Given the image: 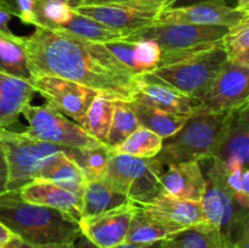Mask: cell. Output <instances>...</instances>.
Masks as SVG:
<instances>
[{"label":"cell","instance_id":"d590c367","mask_svg":"<svg viewBox=\"0 0 249 248\" xmlns=\"http://www.w3.org/2000/svg\"><path fill=\"white\" fill-rule=\"evenodd\" d=\"M14 1L16 17H18L23 23L36 26V0H12Z\"/></svg>","mask_w":249,"mask_h":248},{"label":"cell","instance_id":"d6986e66","mask_svg":"<svg viewBox=\"0 0 249 248\" xmlns=\"http://www.w3.org/2000/svg\"><path fill=\"white\" fill-rule=\"evenodd\" d=\"M23 201L50 207L70 214L79 223L82 218V196L62 189L44 179H34L18 190Z\"/></svg>","mask_w":249,"mask_h":248},{"label":"cell","instance_id":"7a4b0ae2","mask_svg":"<svg viewBox=\"0 0 249 248\" xmlns=\"http://www.w3.org/2000/svg\"><path fill=\"white\" fill-rule=\"evenodd\" d=\"M0 224L15 237L32 245H70L80 235L70 214L23 201L18 190L0 195Z\"/></svg>","mask_w":249,"mask_h":248},{"label":"cell","instance_id":"f35d334b","mask_svg":"<svg viewBox=\"0 0 249 248\" xmlns=\"http://www.w3.org/2000/svg\"><path fill=\"white\" fill-rule=\"evenodd\" d=\"M11 18L12 16L9 12L4 11V10H0V33L6 36H15V34L12 33V31L9 27Z\"/></svg>","mask_w":249,"mask_h":248},{"label":"cell","instance_id":"277c9868","mask_svg":"<svg viewBox=\"0 0 249 248\" xmlns=\"http://www.w3.org/2000/svg\"><path fill=\"white\" fill-rule=\"evenodd\" d=\"M229 113H196L189 117L178 133L163 141L155 158L163 167L211 158L220 141Z\"/></svg>","mask_w":249,"mask_h":248},{"label":"cell","instance_id":"83f0119b","mask_svg":"<svg viewBox=\"0 0 249 248\" xmlns=\"http://www.w3.org/2000/svg\"><path fill=\"white\" fill-rule=\"evenodd\" d=\"M63 153L72 159L88 180H101L106 172L111 148L106 145L89 148L65 147Z\"/></svg>","mask_w":249,"mask_h":248},{"label":"cell","instance_id":"4fadbf2b","mask_svg":"<svg viewBox=\"0 0 249 248\" xmlns=\"http://www.w3.org/2000/svg\"><path fill=\"white\" fill-rule=\"evenodd\" d=\"M249 18V12L241 11L223 2H201L182 7H169L158 15L156 23H185L198 26H236Z\"/></svg>","mask_w":249,"mask_h":248},{"label":"cell","instance_id":"484cf974","mask_svg":"<svg viewBox=\"0 0 249 248\" xmlns=\"http://www.w3.org/2000/svg\"><path fill=\"white\" fill-rule=\"evenodd\" d=\"M0 72L31 83L33 79L31 65L18 36H6L0 33Z\"/></svg>","mask_w":249,"mask_h":248},{"label":"cell","instance_id":"ba28073f","mask_svg":"<svg viewBox=\"0 0 249 248\" xmlns=\"http://www.w3.org/2000/svg\"><path fill=\"white\" fill-rule=\"evenodd\" d=\"M22 114L28 122V128L23 133L36 140L70 148H89L104 145L88 135L79 124L48 104L43 106L27 105L22 109Z\"/></svg>","mask_w":249,"mask_h":248},{"label":"cell","instance_id":"d4e9b609","mask_svg":"<svg viewBox=\"0 0 249 248\" xmlns=\"http://www.w3.org/2000/svg\"><path fill=\"white\" fill-rule=\"evenodd\" d=\"M63 32L72 34V35L78 36L80 39H84L87 41L97 44H107L112 41L123 40L126 36L125 33L109 28V27L104 26L100 22L94 21V19L85 17L83 15L77 14L73 10V15L70 21L62 27L58 28Z\"/></svg>","mask_w":249,"mask_h":248},{"label":"cell","instance_id":"e0dca14e","mask_svg":"<svg viewBox=\"0 0 249 248\" xmlns=\"http://www.w3.org/2000/svg\"><path fill=\"white\" fill-rule=\"evenodd\" d=\"M73 10L114 31L123 32L126 35L155 23L160 15L116 4H83L73 7Z\"/></svg>","mask_w":249,"mask_h":248},{"label":"cell","instance_id":"7402d4cb","mask_svg":"<svg viewBox=\"0 0 249 248\" xmlns=\"http://www.w3.org/2000/svg\"><path fill=\"white\" fill-rule=\"evenodd\" d=\"M129 104L135 113L139 125L153 131L163 140L178 133L189 118L186 116L164 111L157 107L147 106L140 102L129 101Z\"/></svg>","mask_w":249,"mask_h":248},{"label":"cell","instance_id":"52a82bcc","mask_svg":"<svg viewBox=\"0 0 249 248\" xmlns=\"http://www.w3.org/2000/svg\"><path fill=\"white\" fill-rule=\"evenodd\" d=\"M226 60L221 43L174 65L157 68L152 73L182 94L199 101Z\"/></svg>","mask_w":249,"mask_h":248},{"label":"cell","instance_id":"7bdbcfd3","mask_svg":"<svg viewBox=\"0 0 249 248\" xmlns=\"http://www.w3.org/2000/svg\"><path fill=\"white\" fill-rule=\"evenodd\" d=\"M164 243V241H160V242L150 243V245H130V243H122V245L117 246L114 248H160Z\"/></svg>","mask_w":249,"mask_h":248},{"label":"cell","instance_id":"7c38bea8","mask_svg":"<svg viewBox=\"0 0 249 248\" xmlns=\"http://www.w3.org/2000/svg\"><path fill=\"white\" fill-rule=\"evenodd\" d=\"M136 204L129 201L96 215L80 218V232L99 248H114L125 242Z\"/></svg>","mask_w":249,"mask_h":248},{"label":"cell","instance_id":"30bf717a","mask_svg":"<svg viewBox=\"0 0 249 248\" xmlns=\"http://www.w3.org/2000/svg\"><path fill=\"white\" fill-rule=\"evenodd\" d=\"M201 207L204 224L220 233L232 248L243 229L249 225L248 209L242 208L225 190L209 182L201 199Z\"/></svg>","mask_w":249,"mask_h":248},{"label":"cell","instance_id":"ffe728a7","mask_svg":"<svg viewBox=\"0 0 249 248\" xmlns=\"http://www.w3.org/2000/svg\"><path fill=\"white\" fill-rule=\"evenodd\" d=\"M107 50L135 75L152 73L157 70L160 49L152 40L112 41L104 44Z\"/></svg>","mask_w":249,"mask_h":248},{"label":"cell","instance_id":"2e32d148","mask_svg":"<svg viewBox=\"0 0 249 248\" xmlns=\"http://www.w3.org/2000/svg\"><path fill=\"white\" fill-rule=\"evenodd\" d=\"M141 207L174 233L204 224L201 202L178 198L164 191Z\"/></svg>","mask_w":249,"mask_h":248},{"label":"cell","instance_id":"8fae6325","mask_svg":"<svg viewBox=\"0 0 249 248\" xmlns=\"http://www.w3.org/2000/svg\"><path fill=\"white\" fill-rule=\"evenodd\" d=\"M36 92H39L46 104L67 118L79 124L97 92L79 83L53 75H36L32 79Z\"/></svg>","mask_w":249,"mask_h":248},{"label":"cell","instance_id":"cb8c5ba5","mask_svg":"<svg viewBox=\"0 0 249 248\" xmlns=\"http://www.w3.org/2000/svg\"><path fill=\"white\" fill-rule=\"evenodd\" d=\"M128 202L124 195L112 190L102 180H88L82 194V218L96 215Z\"/></svg>","mask_w":249,"mask_h":248},{"label":"cell","instance_id":"bcb514c9","mask_svg":"<svg viewBox=\"0 0 249 248\" xmlns=\"http://www.w3.org/2000/svg\"><path fill=\"white\" fill-rule=\"evenodd\" d=\"M66 1H67L72 7H75V6H79V5H82L83 0H66Z\"/></svg>","mask_w":249,"mask_h":248},{"label":"cell","instance_id":"f1b7e54d","mask_svg":"<svg viewBox=\"0 0 249 248\" xmlns=\"http://www.w3.org/2000/svg\"><path fill=\"white\" fill-rule=\"evenodd\" d=\"M114 101L116 100L107 99L99 94L92 100L85 113L84 119L80 123V126L84 129L88 135L104 145H106L107 134H108L114 108Z\"/></svg>","mask_w":249,"mask_h":248},{"label":"cell","instance_id":"8992f818","mask_svg":"<svg viewBox=\"0 0 249 248\" xmlns=\"http://www.w3.org/2000/svg\"><path fill=\"white\" fill-rule=\"evenodd\" d=\"M163 167L156 158H138L111 151L102 181L133 203L142 206L163 191Z\"/></svg>","mask_w":249,"mask_h":248},{"label":"cell","instance_id":"4316f807","mask_svg":"<svg viewBox=\"0 0 249 248\" xmlns=\"http://www.w3.org/2000/svg\"><path fill=\"white\" fill-rule=\"evenodd\" d=\"M40 179L48 180L78 196H82L87 182L80 168L70 159L63 151L57 156L55 162L43 173Z\"/></svg>","mask_w":249,"mask_h":248},{"label":"cell","instance_id":"d6a6232c","mask_svg":"<svg viewBox=\"0 0 249 248\" xmlns=\"http://www.w3.org/2000/svg\"><path fill=\"white\" fill-rule=\"evenodd\" d=\"M36 27L62 28L71 19L73 7L66 0H36Z\"/></svg>","mask_w":249,"mask_h":248},{"label":"cell","instance_id":"b9f144b4","mask_svg":"<svg viewBox=\"0 0 249 248\" xmlns=\"http://www.w3.org/2000/svg\"><path fill=\"white\" fill-rule=\"evenodd\" d=\"M232 248H249V225L243 229L242 233Z\"/></svg>","mask_w":249,"mask_h":248},{"label":"cell","instance_id":"60d3db41","mask_svg":"<svg viewBox=\"0 0 249 248\" xmlns=\"http://www.w3.org/2000/svg\"><path fill=\"white\" fill-rule=\"evenodd\" d=\"M67 248H99V247L95 246L94 243H92L89 238L85 237L83 233H80L74 241H72V242L68 245Z\"/></svg>","mask_w":249,"mask_h":248},{"label":"cell","instance_id":"8d00e7d4","mask_svg":"<svg viewBox=\"0 0 249 248\" xmlns=\"http://www.w3.org/2000/svg\"><path fill=\"white\" fill-rule=\"evenodd\" d=\"M9 248H67L68 245H32V243L24 242L19 238L14 237L6 243Z\"/></svg>","mask_w":249,"mask_h":248},{"label":"cell","instance_id":"7dc6e473","mask_svg":"<svg viewBox=\"0 0 249 248\" xmlns=\"http://www.w3.org/2000/svg\"><path fill=\"white\" fill-rule=\"evenodd\" d=\"M160 248H172V247H170V246L168 245L167 241H164V243H163V246H162V247H160Z\"/></svg>","mask_w":249,"mask_h":248},{"label":"cell","instance_id":"f6af8a7d","mask_svg":"<svg viewBox=\"0 0 249 248\" xmlns=\"http://www.w3.org/2000/svg\"><path fill=\"white\" fill-rule=\"evenodd\" d=\"M235 7L241 11L249 12V0H236Z\"/></svg>","mask_w":249,"mask_h":248},{"label":"cell","instance_id":"74e56055","mask_svg":"<svg viewBox=\"0 0 249 248\" xmlns=\"http://www.w3.org/2000/svg\"><path fill=\"white\" fill-rule=\"evenodd\" d=\"M7 177H9V173H7L6 158H5L4 148H2L1 143H0V195L7 191Z\"/></svg>","mask_w":249,"mask_h":248},{"label":"cell","instance_id":"5bb4252c","mask_svg":"<svg viewBox=\"0 0 249 248\" xmlns=\"http://www.w3.org/2000/svg\"><path fill=\"white\" fill-rule=\"evenodd\" d=\"M131 101L181 116L191 117L198 111V101L182 94L153 73H143L136 78V92Z\"/></svg>","mask_w":249,"mask_h":248},{"label":"cell","instance_id":"1f68e13d","mask_svg":"<svg viewBox=\"0 0 249 248\" xmlns=\"http://www.w3.org/2000/svg\"><path fill=\"white\" fill-rule=\"evenodd\" d=\"M139 126H140L139 122L129 101L116 100L108 134H107L106 146H108L109 148L114 147L124 139L128 138Z\"/></svg>","mask_w":249,"mask_h":248},{"label":"cell","instance_id":"ee69618b","mask_svg":"<svg viewBox=\"0 0 249 248\" xmlns=\"http://www.w3.org/2000/svg\"><path fill=\"white\" fill-rule=\"evenodd\" d=\"M14 237L15 236L12 235V233L10 232L6 228H4V226L0 224V243H7L10 240H11V238H14Z\"/></svg>","mask_w":249,"mask_h":248},{"label":"cell","instance_id":"ac0fdd59","mask_svg":"<svg viewBox=\"0 0 249 248\" xmlns=\"http://www.w3.org/2000/svg\"><path fill=\"white\" fill-rule=\"evenodd\" d=\"M160 181L164 192L192 202H201L207 189V180L198 162L165 165Z\"/></svg>","mask_w":249,"mask_h":248},{"label":"cell","instance_id":"f546056e","mask_svg":"<svg viewBox=\"0 0 249 248\" xmlns=\"http://www.w3.org/2000/svg\"><path fill=\"white\" fill-rule=\"evenodd\" d=\"M163 139L148 129L139 126L121 143L111 148L113 153L138 158H155L163 145Z\"/></svg>","mask_w":249,"mask_h":248},{"label":"cell","instance_id":"44dd1931","mask_svg":"<svg viewBox=\"0 0 249 248\" xmlns=\"http://www.w3.org/2000/svg\"><path fill=\"white\" fill-rule=\"evenodd\" d=\"M34 95L36 90L31 83L0 72V129L16 123Z\"/></svg>","mask_w":249,"mask_h":248},{"label":"cell","instance_id":"836d02e7","mask_svg":"<svg viewBox=\"0 0 249 248\" xmlns=\"http://www.w3.org/2000/svg\"><path fill=\"white\" fill-rule=\"evenodd\" d=\"M221 43L229 61L249 67V18L229 28Z\"/></svg>","mask_w":249,"mask_h":248},{"label":"cell","instance_id":"c3c4849f","mask_svg":"<svg viewBox=\"0 0 249 248\" xmlns=\"http://www.w3.org/2000/svg\"><path fill=\"white\" fill-rule=\"evenodd\" d=\"M0 248H9V247H7V245H6V243H4V245H1V246H0Z\"/></svg>","mask_w":249,"mask_h":248},{"label":"cell","instance_id":"6da1fadb","mask_svg":"<svg viewBox=\"0 0 249 248\" xmlns=\"http://www.w3.org/2000/svg\"><path fill=\"white\" fill-rule=\"evenodd\" d=\"M33 78L53 75L79 83L111 100L131 101L136 78L104 44L91 43L63 32L36 27L28 36H18Z\"/></svg>","mask_w":249,"mask_h":248},{"label":"cell","instance_id":"3957f363","mask_svg":"<svg viewBox=\"0 0 249 248\" xmlns=\"http://www.w3.org/2000/svg\"><path fill=\"white\" fill-rule=\"evenodd\" d=\"M229 28L223 26H198L185 23H152L131 32L123 40H152L160 49L158 67L192 57L199 53L220 45Z\"/></svg>","mask_w":249,"mask_h":248},{"label":"cell","instance_id":"9a60e30c","mask_svg":"<svg viewBox=\"0 0 249 248\" xmlns=\"http://www.w3.org/2000/svg\"><path fill=\"white\" fill-rule=\"evenodd\" d=\"M211 158L220 162L226 168L235 165L248 168L249 101L230 111L220 141Z\"/></svg>","mask_w":249,"mask_h":248},{"label":"cell","instance_id":"e575fe53","mask_svg":"<svg viewBox=\"0 0 249 248\" xmlns=\"http://www.w3.org/2000/svg\"><path fill=\"white\" fill-rule=\"evenodd\" d=\"M175 0H83V4H116L133 7L142 11L160 14L163 10L169 9Z\"/></svg>","mask_w":249,"mask_h":248},{"label":"cell","instance_id":"4dcf8cb0","mask_svg":"<svg viewBox=\"0 0 249 248\" xmlns=\"http://www.w3.org/2000/svg\"><path fill=\"white\" fill-rule=\"evenodd\" d=\"M165 241L172 248H231L220 233L206 224L185 229Z\"/></svg>","mask_w":249,"mask_h":248},{"label":"cell","instance_id":"5b68a950","mask_svg":"<svg viewBox=\"0 0 249 248\" xmlns=\"http://www.w3.org/2000/svg\"><path fill=\"white\" fill-rule=\"evenodd\" d=\"M0 143L4 148L7 164V191L19 190L43 173L55 162L65 147L36 140L24 133L0 129Z\"/></svg>","mask_w":249,"mask_h":248},{"label":"cell","instance_id":"9c48e42d","mask_svg":"<svg viewBox=\"0 0 249 248\" xmlns=\"http://www.w3.org/2000/svg\"><path fill=\"white\" fill-rule=\"evenodd\" d=\"M249 67L226 60L198 101L197 113H223L249 101Z\"/></svg>","mask_w":249,"mask_h":248},{"label":"cell","instance_id":"603a6c76","mask_svg":"<svg viewBox=\"0 0 249 248\" xmlns=\"http://www.w3.org/2000/svg\"><path fill=\"white\" fill-rule=\"evenodd\" d=\"M175 235L170 229L148 214L141 206L136 204L135 212L129 225L125 243L130 245H150L165 241Z\"/></svg>","mask_w":249,"mask_h":248},{"label":"cell","instance_id":"ab89813d","mask_svg":"<svg viewBox=\"0 0 249 248\" xmlns=\"http://www.w3.org/2000/svg\"><path fill=\"white\" fill-rule=\"evenodd\" d=\"M232 1V0H175L174 4L170 7H182V6H189V5L195 4H201V2H223V4H228ZM232 6V5H231Z\"/></svg>","mask_w":249,"mask_h":248},{"label":"cell","instance_id":"681fc988","mask_svg":"<svg viewBox=\"0 0 249 248\" xmlns=\"http://www.w3.org/2000/svg\"><path fill=\"white\" fill-rule=\"evenodd\" d=\"M1 245H4V243H0V246H1Z\"/></svg>","mask_w":249,"mask_h":248}]
</instances>
